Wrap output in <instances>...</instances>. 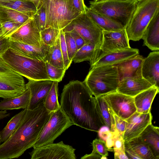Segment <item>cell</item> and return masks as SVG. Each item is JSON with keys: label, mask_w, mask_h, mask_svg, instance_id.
Wrapping results in <instances>:
<instances>
[{"label": "cell", "mask_w": 159, "mask_h": 159, "mask_svg": "<svg viewBox=\"0 0 159 159\" xmlns=\"http://www.w3.org/2000/svg\"><path fill=\"white\" fill-rule=\"evenodd\" d=\"M60 106L74 125L96 132L105 125L97 109L96 98L83 81H70L64 86Z\"/></svg>", "instance_id": "cell-1"}, {"label": "cell", "mask_w": 159, "mask_h": 159, "mask_svg": "<svg viewBox=\"0 0 159 159\" xmlns=\"http://www.w3.org/2000/svg\"><path fill=\"white\" fill-rule=\"evenodd\" d=\"M159 12V0H141L137 2L130 20L126 28L129 40L142 39L148 24Z\"/></svg>", "instance_id": "cell-6"}, {"label": "cell", "mask_w": 159, "mask_h": 159, "mask_svg": "<svg viewBox=\"0 0 159 159\" xmlns=\"http://www.w3.org/2000/svg\"><path fill=\"white\" fill-rule=\"evenodd\" d=\"M83 82L95 97L116 92L120 82L117 67L108 65L91 68Z\"/></svg>", "instance_id": "cell-3"}, {"label": "cell", "mask_w": 159, "mask_h": 159, "mask_svg": "<svg viewBox=\"0 0 159 159\" xmlns=\"http://www.w3.org/2000/svg\"><path fill=\"white\" fill-rule=\"evenodd\" d=\"M92 145V152L101 156V159L107 158L108 153L104 141L100 139H95L93 141Z\"/></svg>", "instance_id": "cell-39"}, {"label": "cell", "mask_w": 159, "mask_h": 159, "mask_svg": "<svg viewBox=\"0 0 159 159\" xmlns=\"http://www.w3.org/2000/svg\"><path fill=\"white\" fill-rule=\"evenodd\" d=\"M112 113L126 120L136 111L134 97L116 91L103 95Z\"/></svg>", "instance_id": "cell-12"}, {"label": "cell", "mask_w": 159, "mask_h": 159, "mask_svg": "<svg viewBox=\"0 0 159 159\" xmlns=\"http://www.w3.org/2000/svg\"><path fill=\"white\" fill-rule=\"evenodd\" d=\"M73 7L81 13H86L87 7L85 5L84 0H71Z\"/></svg>", "instance_id": "cell-45"}, {"label": "cell", "mask_w": 159, "mask_h": 159, "mask_svg": "<svg viewBox=\"0 0 159 159\" xmlns=\"http://www.w3.org/2000/svg\"><path fill=\"white\" fill-rule=\"evenodd\" d=\"M52 113L43 104L33 110L27 109L18 128L0 145V159L18 158L26 150L33 148Z\"/></svg>", "instance_id": "cell-2"}, {"label": "cell", "mask_w": 159, "mask_h": 159, "mask_svg": "<svg viewBox=\"0 0 159 159\" xmlns=\"http://www.w3.org/2000/svg\"><path fill=\"white\" fill-rule=\"evenodd\" d=\"M143 59L139 54L114 65L117 68L120 81L126 78L141 76V66Z\"/></svg>", "instance_id": "cell-20"}, {"label": "cell", "mask_w": 159, "mask_h": 159, "mask_svg": "<svg viewBox=\"0 0 159 159\" xmlns=\"http://www.w3.org/2000/svg\"><path fill=\"white\" fill-rule=\"evenodd\" d=\"M73 124L61 107L52 112L43 127L33 148L52 143Z\"/></svg>", "instance_id": "cell-9"}, {"label": "cell", "mask_w": 159, "mask_h": 159, "mask_svg": "<svg viewBox=\"0 0 159 159\" xmlns=\"http://www.w3.org/2000/svg\"><path fill=\"white\" fill-rule=\"evenodd\" d=\"M137 1H139L140 0H137Z\"/></svg>", "instance_id": "cell-57"}, {"label": "cell", "mask_w": 159, "mask_h": 159, "mask_svg": "<svg viewBox=\"0 0 159 159\" xmlns=\"http://www.w3.org/2000/svg\"><path fill=\"white\" fill-rule=\"evenodd\" d=\"M103 0H93L95 2H99L100 1H102Z\"/></svg>", "instance_id": "cell-54"}, {"label": "cell", "mask_w": 159, "mask_h": 159, "mask_svg": "<svg viewBox=\"0 0 159 159\" xmlns=\"http://www.w3.org/2000/svg\"><path fill=\"white\" fill-rule=\"evenodd\" d=\"M23 24L11 21L1 24L0 36L4 37H9Z\"/></svg>", "instance_id": "cell-38"}, {"label": "cell", "mask_w": 159, "mask_h": 159, "mask_svg": "<svg viewBox=\"0 0 159 159\" xmlns=\"http://www.w3.org/2000/svg\"><path fill=\"white\" fill-rule=\"evenodd\" d=\"M46 15L45 28L63 29L81 14L73 7L71 0H39Z\"/></svg>", "instance_id": "cell-5"}, {"label": "cell", "mask_w": 159, "mask_h": 159, "mask_svg": "<svg viewBox=\"0 0 159 159\" xmlns=\"http://www.w3.org/2000/svg\"><path fill=\"white\" fill-rule=\"evenodd\" d=\"M36 7L37 10L32 18L40 32L46 28V15L45 10L42 5L38 4Z\"/></svg>", "instance_id": "cell-36"}, {"label": "cell", "mask_w": 159, "mask_h": 159, "mask_svg": "<svg viewBox=\"0 0 159 159\" xmlns=\"http://www.w3.org/2000/svg\"><path fill=\"white\" fill-rule=\"evenodd\" d=\"M143 45L152 51L159 50V12L150 21L145 29L142 38Z\"/></svg>", "instance_id": "cell-22"}, {"label": "cell", "mask_w": 159, "mask_h": 159, "mask_svg": "<svg viewBox=\"0 0 159 159\" xmlns=\"http://www.w3.org/2000/svg\"><path fill=\"white\" fill-rule=\"evenodd\" d=\"M45 61L57 67L64 69L63 58L60 47L59 34L53 45L50 47L46 56Z\"/></svg>", "instance_id": "cell-31"}, {"label": "cell", "mask_w": 159, "mask_h": 159, "mask_svg": "<svg viewBox=\"0 0 159 159\" xmlns=\"http://www.w3.org/2000/svg\"><path fill=\"white\" fill-rule=\"evenodd\" d=\"M0 5L16 11L31 18L37 8L33 2L23 0H9L0 1Z\"/></svg>", "instance_id": "cell-28"}, {"label": "cell", "mask_w": 159, "mask_h": 159, "mask_svg": "<svg viewBox=\"0 0 159 159\" xmlns=\"http://www.w3.org/2000/svg\"><path fill=\"white\" fill-rule=\"evenodd\" d=\"M97 108L99 115L105 125L108 127L112 133L116 130L113 113L103 96L95 97Z\"/></svg>", "instance_id": "cell-27"}, {"label": "cell", "mask_w": 159, "mask_h": 159, "mask_svg": "<svg viewBox=\"0 0 159 159\" xmlns=\"http://www.w3.org/2000/svg\"><path fill=\"white\" fill-rule=\"evenodd\" d=\"M58 83L53 81L51 89L47 94L43 103L46 109L50 112H53L60 107L58 101Z\"/></svg>", "instance_id": "cell-33"}, {"label": "cell", "mask_w": 159, "mask_h": 159, "mask_svg": "<svg viewBox=\"0 0 159 159\" xmlns=\"http://www.w3.org/2000/svg\"><path fill=\"white\" fill-rule=\"evenodd\" d=\"M31 97L30 90L27 89L20 95L12 98H3L0 101V111L27 109Z\"/></svg>", "instance_id": "cell-25"}, {"label": "cell", "mask_w": 159, "mask_h": 159, "mask_svg": "<svg viewBox=\"0 0 159 159\" xmlns=\"http://www.w3.org/2000/svg\"><path fill=\"white\" fill-rule=\"evenodd\" d=\"M137 0H105L89 2L93 11L105 16L125 29L128 25L137 2Z\"/></svg>", "instance_id": "cell-7"}, {"label": "cell", "mask_w": 159, "mask_h": 159, "mask_svg": "<svg viewBox=\"0 0 159 159\" xmlns=\"http://www.w3.org/2000/svg\"><path fill=\"white\" fill-rule=\"evenodd\" d=\"M125 142L140 159H155L150 148L139 136Z\"/></svg>", "instance_id": "cell-30"}, {"label": "cell", "mask_w": 159, "mask_h": 159, "mask_svg": "<svg viewBox=\"0 0 159 159\" xmlns=\"http://www.w3.org/2000/svg\"><path fill=\"white\" fill-rule=\"evenodd\" d=\"M141 74L142 77L153 86L159 88V52H151L143 61Z\"/></svg>", "instance_id": "cell-17"}, {"label": "cell", "mask_w": 159, "mask_h": 159, "mask_svg": "<svg viewBox=\"0 0 159 159\" xmlns=\"http://www.w3.org/2000/svg\"><path fill=\"white\" fill-rule=\"evenodd\" d=\"M98 132L100 139L105 141L112 134L109 128L105 125L101 127Z\"/></svg>", "instance_id": "cell-46"}, {"label": "cell", "mask_w": 159, "mask_h": 159, "mask_svg": "<svg viewBox=\"0 0 159 159\" xmlns=\"http://www.w3.org/2000/svg\"><path fill=\"white\" fill-rule=\"evenodd\" d=\"M53 82L48 80H29L26 85L30 91L31 97L27 109L33 110L43 104Z\"/></svg>", "instance_id": "cell-16"}, {"label": "cell", "mask_w": 159, "mask_h": 159, "mask_svg": "<svg viewBox=\"0 0 159 159\" xmlns=\"http://www.w3.org/2000/svg\"><path fill=\"white\" fill-rule=\"evenodd\" d=\"M1 56L12 69L29 80H50L43 60L31 58L10 48Z\"/></svg>", "instance_id": "cell-4"}, {"label": "cell", "mask_w": 159, "mask_h": 159, "mask_svg": "<svg viewBox=\"0 0 159 159\" xmlns=\"http://www.w3.org/2000/svg\"><path fill=\"white\" fill-rule=\"evenodd\" d=\"M98 50L95 46L89 43H85L77 50L73 59L75 63H80L84 61H90Z\"/></svg>", "instance_id": "cell-34"}, {"label": "cell", "mask_w": 159, "mask_h": 159, "mask_svg": "<svg viewBox=\"0 0 159 159\" xmlns=\"http://www.w3.org/2000/svg\"><path fill=\"white\" fill-rule=\"evenodd\" d=\"M11 41L41 47L44 44L33 19H28L9 37Z\"/></svg>", "instance_id": "cell-13"}, {"label": "cell", "mask_w": 159, "mask_h": 159, "mask_svg": "<svg viewBox=\"0 0 159 159\" xmlns=\"http://www.w3.org/2000/svg\"><path fill=\"white\" fill-rule=\"evenodd\" d=\"M10 116V113H8L6 111H0V120L8 117Z\"/></svg>", "instance_id": "cell-52"}, {"label": "cell", "mask_w": 159, "mask_h": 159, "mask_svg": "<svg viewBox=\"0 0 159 159\" xmlns=\"http://www.w3.org/2000/svg\"><path fill=\"white\" fill-rule=\"evenodd\" d=\"M47 74L50 80L60 82L64 77L66 71L64 68L53 66L45 62Z\"/></svg>", "instance_id": "cell-37"}, {"label": "cell", "mask_w": 159, "mask_h": 159, "mask_svg": "<svg viewBox=\"0 0 159 159\" xmlns=\"http://www.w3.org/2000/svg\"><path fill=\"white\" fill-rule=\"evenodd\" d=\"M60 30L52 28H46L40 32L42 41L47 45L52 46L59 36Z\"/></svg>", "instance_id": "cell-35"}, {"label": "cell", "mask_w": 159, "mask_h": 159, "mask_svg": "<svg viewBox=\"0 0 159 159\" xmlns=\"http://www.w3.org/2000/svg\"><path fill=\"white\" fill-rule=\"evenodd\" d=\"M113 116L114 119L116 130L123 135L127 125L126 121L119 117L113 113Z\"/></svg>", "instance_id": "cell-43"}, {"label": "cell", "mask_w": 159, "mask_h": 159, "mask_svg": "<svg viewBox=\"0 0 159 159\" xmlns=\"http://www.w3.org/2000/svg\"><path fill=\"white\" fill-rule=\"evenodd\" d=\"M1 24L0 23V26H1Z\"/></svg>", "instance_id": "cell-58"}, {"label": "cell", "mask_w": 159, "mask_h": 159, "mask_svg": "<svg viewBox=\"0 0 159 159\" xmlns=\"http://www.w3.org/2000/svg\"><path fill=\"white\" fill-rule=\"evenodd\" d=\"M59 37L60 47L63 58L64 69L66 70L70 66L72 62L70 61L68 58L65 40V33L62 30H60Z\"/></svg>", "instance_id": "cell-41"}, {"label": "cell", "mask_w": 159, "mask_h": 159, "mask_svg": "<svg viewBox=\"0 0 159 159\" xmlns=\"http://www.w3.org/2000/svg\"><path fill=\"white\" fill-rule=\"evenodd\" d=\"M26 89L23 76L12 69L0 56V97L3 99L16 97Z\"/></svg>", "instance_id": "cell-10"}, {"label": "cell", "mask_w": 159, "mask_h": 159, "mask_svg": "<svg viewBox=\"0 0 159 159\" xmlns=\"http://www.w3.org/2000/svg\"><path fill=\"white\" fill-rule=\"evenodd\" d=\"M27 109H23L12 117L0 132L2 143L7 141L18 128L25 116Z\"/></svg>", "instance_id": "cell-29"}, {"label": "cell", "mask_w": 159, "mask_h": 159, "mask_svg": "<svg viewBox=\"0 0 159 159\" xmlns=\"http://www.w3.org/2000/svg\"><path fill=\"white\" fill-rule=\"evenodd\" d=\"M64 32L74 31L85 41L94 45L98 51L103 40V30L86 13H81L62 29Z\"/></svg>", "instance_id": "cell-8"}, {"label": "cell", "mask_w": 159, "mask_h": 159, "mask_svg": "<svg viewBox=\"0 0 159 159\" xmlns=\"http://www.w3.org/2000/svg\"><path fill=\"white\" fill-rule=\"evenodd\" d=\"M25 0V1H30V2H33L35 4V5L36 6V5L37 3H38V1L39 0Z\"/></svg>", "instance_id": "cell-53"}, {"label": "cell", "mask_w": 159, "mask_h": 159, "mask_svg": "<svg viewBox=\"0 0 159 159\" xmlns=\"http://www.w3.org/2000/svg\"><path fill=\"white\" fill-rule=\"evenodd\" d=\"M129 40L125 29L117 31L103 30V40L99 55L102 53L129 49L131 48Z\"/></svg>", "instance_id": "cell-14"}, {"label": "cell", "mask_w": 159, "mask_h": 159, "mask_svg": "<svg viewBox=\"0 0 159 159\" xmlns=\"http://www.w3.org/2000/svg\"><path fill=\"white\" fill-rule=\"evenodd\" d=\"M114 153L115 159H129L125 152H120Z\"/></svg>", "instance_id": "cell-51"}, {"label": "cell", "mask_w": 159, "mask_h": 159, "mask_svg": "<svg viewBox=\"0 0 159 159\" xmlns=\"http://www.w3.org/2000/svg\"><path fill=\"white\" fill-rule=\"evenodd\" d=\"M86 13L103 30L117 31L125 28L105 16L98 13L87 7Z\"/></svg>", "instance_id": "cell-26"}, {"label": "cell", "mask_w": 159, "mask_h": 159, "mask_svg": "<svg viewBox=\"0 0 159 159\" xmlns=\"http://www.w3.org/2000/svg\"><path fill=\"white\" fill-rule=\"evenodd\" d=\"M69 32L70 33L71 36L75 42L78 50L85 43V42L84 39L77 33L74 31H71Z\"/></svg>", "instance_id": "cell-47"}, {"label": "cell", "mask_w": 159, "mask_h": 159, "mask_svg": "<svg viewBox=\"0 0 159 159\" xmlns=\"http://www.w3.org/2000/svg\"><path fill=\"white\" fill-rule=\"evenodd\" d=\"M30 18L27 15L13 9L0 5V23L13 21L23 24Z\"/></svg>", "instance_id": "cell-32"}, {"label": "cell", "mask_w": 159, "mask_h": 159, "mask_svg": "<svg viewBox=\"0 0 159 159\" xmlns=\"http://www.w3.org/2000/svg\"><path fill=\"white\" fill-rule=\"evenodd\" d=\"M102 157L97 153L92 151L89 154H86L82 157L81 159H101Z\"/></svg>", "instance_id": "cell-49"}, {"label": "cell", "mask_w": 159, "mask_h": 159, "mask_svg": "<svg viewBox=\"0 0 159 159\" xmlns=\"http://www.w3.org/2000/svg\"><path fill=\"white\" fill-rule=\"evenodd\" d=\"M125 153L129 158L140 159L125 142Z\"/></svg>", "instance_id": "cell-48"}, {"label": "cell", "mask_w": 159, "mask_h": 159, "mask_svg": "<svg viewBox=\"0 0 159 159\" xmlns=\"http://www.w3.org/2000/svg\"><path fill=\"white\" fill-rule=\"evenodd\" d=\"M75 150L61 141L33 148L29 153L31 159H75Z\"/></svg>", "instance_id": "cell-11"}, {"label": "cell", "mask_w": 159, "mask_h": 159, "mask_svg": "<svg viewBox=\"0 0 159 159\" xmlns=\"http://www.w3.org/2000/svg\"><path fill=\"white\" fill-rule=\"evenodd\" d=\"M112 133L113 141V149L114 153L125 152V141L123 135L116 130Z\"/></svg>", "instance_id": "cell-42"}, {"label": "cell", "mask_w": 159, "mask_h": 159, "mask_svg": "<svg viewBox=\"0 0 159 159\" xmlns=\"http://www.w3.org/2000/svg\"><path fill=\"white\" fill-rule=\"evenodd\" d=\"M150 148L155 159H159V128L149 125L139 135Z\"/></svg>", "instance_id": "cell-24"}, {"label": "cell", "mask_w": 159, "mask_h": 159, "mask_svg": "<svg viewBox=\"0 0 159 159\" xmlns=\"http://www.w3.org/2000/svg\"><path fill=\"white\" fill-rule=\"evenodd\" d=\"M65 33V38L69 59L71 62L78 49L75 42L69 32Z\"/></svg>", "instance_id": "cell-40"}, {"label": "cell", "mask_w": 159, "mask_h": 159, "mask_svg": "<svg viewBox=\"0 0 159 159\" xmlns=\"http://www.w3.org/2000/svg\"><path fill=\"white\" fill-rule=\"evenodd\" d=\"M9 0H0V1H8Z\"/></svg>", "instance_id": "cell-55"}, {"label": "cell", "mask_w": 159, "mask_h": 159, "mask_svg": "<svg viewBox=\"0 0 159 159\" xmlns=\"http://www.w3.org/2000/svg\"><path fill=\"white\" fill-rule=\"evenodd\" d=\"M153 86L142 76L128 78L120 80L116 91L132 97Z\"/></svg>", "instance_id": "cell-18"}, {"label": "cell", "mask_w": 159, "mask_h": 159, "mask_svg": "<svg viewBox=\"0 0 159 159\" xmlns=\"http://www.w3.org/2000/svg\"><path fill=\"white\" fill-rule=\"evenodd\" d=\"M1 143H2V142H1V138L0 136V145L1 144Z\"/></svg>", "instance_id": "cell-56"}, {"label": "cell", "mask_w": 159, "mask_h": 159, "mask_svg": "<svg viewBox=\"0 0 159 159\" xmlns=\"http://www.w3.org/2000/svg\"><path fill=\"white\" fill-rule=\"evenodd\" d=\"M152 118L150 112L140 113L136 111L125 120L127 125L123 135L125 142L139 136L149 125L152 123Z\"/></svg>", "instance_id": "cell-15"}, {"label": "cell", "mask_w": 159, "mask_h": 159, "mask_svg": "<svg viewBox=\"0 0 159 159\" xmlns=\"http://www.w3.org/2000/svg\"><path fill=\"white\" fill-rule=\"evenodd\" d=\"M159 92V88L152 86L134 97L136 111L140 113L150 112L153 101Z\"/></svg>", "instance_id": "cell-23"}, {"label": "cell", "mask_w": 159, "mask_h": 159, "mask_svg": "<svg viewBox=\"0 0 159 159\" xmlns=\"http://www.w3.org/2000/svg\"><path fill=\"white\" fill-rule=\"evenodd\" d=\"M106 145L108 151H112L113 150V133L112 135L109 137L105 141Z\"/></svg>", "instance_id": "cell-50"}, {"label": "cell", "mask_w": 159, "mask_h": 159, "mask_svg": "<svg viewBox=\"0 0 159 159\" xmlns=\"http://www.w3.org/2000/svg\"><path fill=\"white\" fill-rule=\"evenodd\" d=\"M50 47V46L45 44L41 47H38L10 41V48L31 58L45 61Z\"/></svg>", "instance_id": "cell-21"}, {"label": "cell", "mask_w": 159, "mask_h": 159, "mask_svg": "<svg viewBox=\"0 0 159 159\" xmlns=\"http://www.w3.org/2000/svg\"><path fill=\"white\" fill-rule=\"evenodd\" d=\"M139 49L131 48L124 50L100 53L90 68L104 65H114L139 54Z\"/></svg>", "instance_id": "cell-19"}, {"label": "cell", "mask_w": 159, "mask_h": 159, "mask_svg": "<svg viewBox=\"0 0 159 159\" xmlns=\"http://www.w3.org/2000/svg\"><path fill=\"white\" fill-rule=\"evenodd\" d=\"M10 41L9 37H4L0 36V56L10 48Z\"/></svg>", "instance_id": "cell-44"}]
</instances>
